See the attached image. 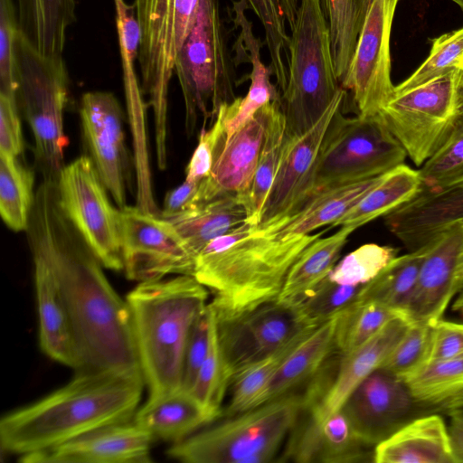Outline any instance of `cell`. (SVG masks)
<instances>
[{"label":"cell","instance_id":"obj_1","mask_svg":"<svg viewBox=\"0 0 463 463\" xmlns=\"http://www.w3.org/2000/svg\"><path fill=\"white\" fill-rule=\"evenodd\" d=\"M28 224L52 257L82 369L141 371L127 300L62 207L57 183L42 180Z\"/></svg>","mask_w":463,"mask_h":463},{"label":"cell","instance_id":"obj_2","mask_svg":"<svg viewBox=\"0 0 463 463\" xmlns=\"http://www.w3.org/2000/svg\"><path fill=\"white\" fill-rule=\"evenodd\" d=\"M145 385L141 371L79 370L65 385L4 415L0 449L19 458L131 420Z\"/></svg>","mask_w":463,"mask_h":463},{"label":"cell","instance_id":"obj_3","mask_svg":"<svg viewBox=\"0 0 463 463\" xmlns=\"http://www.w3.org/2000/svg\"><path fill=\"white\" fill-rule=\"evenodd\" d=\"M209 290L194 277L139 282L126 297L139 367L149 394L182 389L186 341Z\"/></svg>","mask_w":463,"mask_h":463},{"label":"cell","instance_id":"obj_4","mask_svg":"<svg viewBox=\"0 0 463 463\" xmlns=\"http://www.w3.org/2000/svg\"><path fill=\"white\" fill-rule=\"evenodd\" d=\"M323 233L279 238L255 228L225 248L203 250L193 277L213 295L216 317L237 316L277 300L291 266Z\"/></svg>","mask_w":463,"mask_h":463},{"label":"cell","instance_id":"obj_5","mask_svg":"<svg viewBox=\"0 0 463 463\" xmlns=\"http://www.w3.org/2000/svg\"><path fill=\"white\" fill-rule=\"evenodd\" d=\"M290 392L228 417L173 444L166 454L185 463H265L277 455L307 405Z\"/></svg>","mask_w":463,"mask_h":463},{"label":"cell","instance_id":"obj_6","mask_svg":"<svg viewBox=\"0 0 463 463\" xmlns=\"http://www.w3.org/2000/svg\"><path fill=\"white\" fill-rule=\"evenodd\" d=\"M288 80L281 93L287 132L310 129L345 90L337 79L321 0H299L290 29Z\"/></svg>","mask_w":463,"mask_h":463},{"label":"cell","instance_id":"obj_7","mask_svg":"<svg viewBox=\"0 0 463 463\" xmlns=\"http://www.w3.org/2000/svg\"><path fill=\"white\" fill-rule=\"evenodd\" d=\"M16 102L33 138L35 168L42 180L57 183L65 165L64 110L69 74L62 55L38 52L19 32L15 47Z\"/></svg>","mask_w":463,"mask_h":463},{"label":"cell","instance_id":"obj_8","mask_svg":"<svg viewBox=\"0 0 463 463\" xmlns=\"http://www.w3.org/2000/svg\"><path fill=\"white\" fill-rule=\"evenodd\" d=\"M184 101L185 130L194 134L198 118L216 117L234 97L235 69L219 0H201L195 23L179 50L175 70Z\"/></svg>","mask_w":463,"mask_h":463},{"label":"cell","instance_id":"obj_9","mask_svg":"<svg viewBox=\"0 0 463 463\" xmlns=\"http://www.w3.org/2000/svg\"><path fill=\"white\" fill-rule=\"evenodd\" d=\"M201 0H135L140 26L141 90L153 109L155 151L159 168L167 165L169 86L176 55L192 30Z\"/></svg>","mask_w":463,"mask_h":463},{"label":"cell","instance_id":"obj_10","mask_svg":"<svg viewBox=\"0 0 463 463\" xmlns=\"http://www.w3.org/2000/svg\"><path fill=\"white\" fill-rule=\"evenodd\" d=\"M342 109L334 115L321 143L313 193L382 175L407 157L379 114L346 118Z\"/></svg>","mask_w":463,"mask_h":463},{"label":"cell","instance_id":"obj_11","mask_svg":"<svg viewBox=\"0 0 463 463\" xmlns=\"http://www.w3.org/2000/svg\"><path fill=\"white\" fill-rule=\"evenodd\" d=\"M460 71L394 95L379 114L418 167L445 142L462 112Z\"/></svg>","mask_w":463,"mask_h":463},{"label":"cell","instance_id":"obj_12","mask_svg":"<svg viewBox=\"0 0 463 463\" xmlns=\"http://www.w3.org/2000/svg\"><path fill=\"white\" fill-rule=\"evenodd\" d=\"M399 0H358L359 30L341 87L350 90L357 115L380 114L394 95L390 39Z\"/></svg>","mask_w":463,"mask_h":463},{"label":"cell","instance_id":"obj_13","mask_svg":"<svg viewBox=\"0 0 463 463\" xmlns=\"http://www.w3.org/2000/svg\"><path fill=\"white\" fill-rule=\"evenodd\" d=\"M57 186L65 212L104 268L123 269L120 211L87 155L64 165Z\"/></svg>","mask_w":463,"mask_h":463},{"label":"cell","instance_id":"obj_14","mask_svg":"<svg viewBox=\"0 0 463 463\" xmlns=\"http://www.w3.org/2000/svg\"><path fill=\"white\" fill-rule=\"evenodd\" d=\"M215 318L218 343L230 382L253 363L316 327L307 325L290 304L278 299L237 316Z\"/></svg>","mask_w":463,"mask_h":463},{"label":"cell","instance_id":"obj_15","mask_svg":"<svg viewBox=\"0 0 463 463\" xmlns=\"http://www.w3.org/2000/svg\"><path fill=\"white\" fill-rule=\"evenodd\" d=\"M119 211L122 270L129 280L193 276L194 258L168 221L137 205H125Z\"/></svg>","mask_w":463,"mask_h":463},{"label":"cell","instance_id":"obj_16","mask_svg":"<svg viewBox=\"0 0 463 463\" xmlns=\"http://www.w3.org/2000/svg\"><path fill=\"white\" fill-rule=\"evenodd\" d=\"M81 138L103 184L118 208L127 205L129 156L124 132V113L109 91H89L80 104Z\"/></svg>","mask_w":463,"mask_h":463},{"label":"cell","instance_id":"obj_17","mask_svg":"<svg viewBox=\"0 0 463 463\" xmlns=\"http://www.w3.org/2000/svg\"><path fill=\"white\" fill-rule=\"evenodd\" d=\"M346 96L345 90L304 134L290 136L287 132L280 164L257 229H265L291 215L311 195L321 143L334 115L344 107Z\"/></svg>","mask_w":463,"mask_h":463},{"label":"cell","instance_id":"obj_18","mask_svg":"<svg viewBox=\"0 0 463 463\" xmlns=\"http://www.w3.org/2000/svg\"><path fill=\"white\" fill-rule=\"evenodd\" d=\"M24 232L33 266L40 347L55 362L81 370L83 363L49 248L32 225L27 224Z\"/></svg>","mask_w":463,"mask_h":463},{"label":"cell","instance_id":"obj_19","mask_svg":"<svg viewBox=\"0 0 463 463\" xmlns=\"http://www.w3.org/2000/svg\"><path fill=\"white\" fill-rule=\"evenodd\" d=\"M426 244L425 258L402 313L409 323L433 326L463 288L457 273L463 253V222L451 223Z\"/></svg>","mask_w":463,"mask_h":463},{"label":"cell","instance_id":"obj_20","mask_svg":"<svg viewBox=\"0 0 463 463\" xmlns=\"http://www.w3.org/2000/svg\"><path fill=\"white\" fill-rule=\"evenodd\" d=\"M152 436L133 419L99 426L48 449L22 456L23 463H148Z\"/></svg>","mask_w":463,"mask_h":463},{"label":"cell","instance_id":"obj_21","mask_svg":"<svg viewBox=\"0 0 463 463\" xmlns=\"http://www.w3.org/2000/svg\"><path fill=\"white\" fill-rule=\"evenodd\" d=\"M414 405L405 383L379 368L354 390L341 411L359 438L374 448L409 421Z\"/></svg>","mask_w":463,"mask_h":463},{"label":"cell","instance_id":"obj_22","mask_svg":"<svg viewBox=\"0 0 463 463\" xmlns=\"http://www.w3.org/2000/svg\"><path fill=\"white\" fill-rule=\"evenodd\" d=\"M409 322L396 317L387 323L366 343L345 355H339L335 374L328 383L314 385L304 410L308 420L321 423L341 410L354 390L379 369L404 335Z\"/></svg>","mask_w":463,"mask_h":463},{"label":"cell","instance_id":"obj_23","mask_svg":"<svg viewBox=\"0 0 463 463\" xmlns=\"http://www.w3.org/2000/svg\"><path fill=\"white\" fill-rule=\"evenodd\" d=\"M270 102L219 144L210 175L200 184L197 207L224 193L244 194L254 176L262 148Z\"/></svg>","mask_w":463,"mask_h":463},{"label":"cell","instance_id":"obj_24","mask_svg":"<svg viewBox=\"0 0 463 463\" xmlns=\"http://www.w3.org/2000/svg\"><path fill=\"white\" fill-rule=\"evenodd\" d=\"M463 218V177L439 190L421 188L411 201L383 217L388 230L409 251Z\"/></svg>","mask_w":463,"mask_h":463},{"label":"cell","instance_id":"obj_25","mask_svg":"<svg viewBox=\"0 0 463 463\" xmlns=\"http://www.w3.org/2000/svg\"><path fill=\"white\" fill-rule=\"evenodd\" d=\"M355 433L340 410L325 421L316 423L307 418L291 430V437L280 461L300 463H354L373 461V449Z\"/></svg>","mask_w":463,"mask_h":463},{"label":"cell","instance_id":"obj_26","mask_svg":"<svg viewBox=\"0 0 463 463\" xmlns=\"http://www.w3.org/2000/svg\"><path fill=\"white\" fill-rule=\"evenodd\" d=\"M384 175L317 190L291 215L260 231L284 238L309 234L320 227L330 226L354 207Z\"/></svg>","mask_w":463,"mask_h":463},{"label":"cell","instance_id":"obj_27","mask_svg":"<svg viewBox=\"0 0 463 463\" xmlns=\"http://www.w3.org/2000/svg\"><path fill=\"white\" fill-rule=\"evenodd\" d=\"M375 463H454L448 426L438 414L409 420L373 449Z\"/></svg>","mask_w":463,"mask_h":463},{"label":"cell","instance_id":"obj_28","mask_svg":"<svg viewBox=\"0 0 463 463\" xmlns=\"http://www.w3.org/2000/svg\"><path fill=\"white\" fill-rule=\"evenodd\" d=\"M133 420L154 439L175 444L214 419L190 392L180 389L149 394L146 402L137 410Z\"/></svg>","mask_w":463,"mask_h":463},{"label":"cell","instance_id":"obj_29","mask_svg":"<svg viewBox=\"0 0 463 463\" xmlns=\"http://www.w3.org/2000/svg\"><path fill=\"white\" fill-rule=\"evenodd\" d=\"M114 3L133 153L137 161L143 162L149 158V154L146 105L135 71L140 45V26L134 5H128L124 0H114Z\"/></svg>","mask_w":463,"mask_h":463},{"label":"cell","instance_id":"obj_30","mask_svg":"<svg viewBox=\"0 0 463 463\" xmlns=\"http://www.w3.org/2000/svg\"><path fill=\"white\" fill-rule=\"evenodd\" d=\"M165 220L174 226L195 260L213 240L246 222L247 213L236 194L224 193Z\"/></svg>","mask_w":463,"mask_h":463},{"label":"cell","instance_id":"obj_31","mask_svg":"<svg viewBox=\"0 0 463 463\" xmlns=\"http://www.w3.org/2000/svg\"><path fill=\"white\" fill-rule=\"evenodd\" d=\"M339 316L317 326L295 347L270 381L261 404L292 392L315 376L336 353L335 334Z\"/></svg>","mask_w":463,"mask_h":463},{"label":"cell","instance_id":"obj_32","mask_svg":"<svg viewBox=\"0 0 463 463\" xmlns=\"http://www.w3.org/2000/svg\"><path fill=\"white\" fill-rule=\"evenodd\" d=\"M19 30L38 52L61 55L76 20L75 0H15Z\"/></svg>","mask_w":463,"mask_h":463},{"label":"cell","instance_id":"obj_33","mask_svg":"<svg viewBox=\"0 0 463 463\" xmlns=\"http://www.w3.org/2000/svg\"><path fill=\"white\" fill-rule=\"evenodd\" d=\"M421 188L419 170L404 163L386 173L375 187L330 227L343 226L354 231L411 201Z\"/></svg>","mask_w":463,"mask_h":463},{"label":"cell","instance_id":"obj_34","mask_svg":"<svg viewBox=\"0 0 463 463\" xmlns=\"http://www.w3.org/2000/svg\"><path fill=\"white\" fill-rule=\"evenodd\" d=\"M287 137L281 99L270 102L258 165L248 190L236 194L247 213L246 222L258 225L260 213L279 169Z\"/></svg>","mask_w":463,"mask_h":463},{"label":"cell","instance_id":"obj_35","mask_svg":"<svg viewBox=\"0 0 463 463\" xmlns=\"http://www.w3.org/2000/svg\"><path fill=\"white\" fill-rule=\"evenodd\" d=\"M353 232L342 226L335 233L312 241L291 266L278 300L291 299L326 279Z\"/></svg>","mask_w":463,"mask_h":463},{"label":"cell","instance_id":"obj_36","mask_svg":"<svg viewBox=\"0 0 463 463\" xmlns=\"http://www.w3.org/2000/svg\"><path fill=\"white\" fill-rule=\"evenodd\" d=\"M427 249L425 244L395 257L371 281L363 285L357 302H378L403 317V308L416 284Z\"/></svg>","mask_w":463,"mask_h":463},{"label":"cell","instance_id":"obj_37","mask_svg":"<svg viewBox=\"0 0 463 463\" xmlns=\"http://www.w3.org/2000/svg\"><path fill=\"white\" fill-rule=\"evenodd\" d=\"M316 327L303 332L277 352L253 363L236 374L230 383L232 396L229 405L222 415L230 417L260 406L266 389L280 365Z\"/></svg>","mask_w":463,"mask_h":463},{"label":"cell","instance_id":"obj_38","mask_svg":"<svg viewBox=\"0 0 463 463\" xmlns=\"http://www.w3.org/2000/svg\"><path fill=\"white\" fill-rule=\"evenodd\" d=\"M34 174L17 156L0 153V213L14 232H24L34 201Z\"/></svg>","mask_w":463,"mask_h":463},{"label":"cell","instance_id":"obj_39","mask_svg":"<svg viewBox=\"0 0 463 463\" xmlns=\"http://www.w3.org/2000/svg\"><path fill=\"white\" fill-rule=\"evenodd\" d=\"M404 383L417 405L442 408L463 395V355L430 362Z\"/></svg>","mask_w":463,"mask_h":463},{"label":"cell","instance_id":"obj_40","mask_svg":"<svg viewBox=\"0 0 463 463\" xmlns=\"http://www.w3.org/2000/svg\"><path fill=\"white\" fill-rule=\"evenodd\" d=\"M396 317H403L381 303L356 302L339 316L335 334L336 354L345 355L355 350Z\"/></svg>","mask_w":463,"mask_h":463},{"label":"cell","instance_id":"obj_41","mask_svg":"<svg viewBox=\"0 0 463 463\" xmlns=\"http://www.w3.org/2000/svg\"><path fill=\"white\" fill-rule=\"evenodd\" d=\"M363 286L332 281L328 276L307 291L286 300L308 326H317L357 302Z\"/></svg>","mask_w":463,"mask_h":463},{"label":"cell","instance_id":"obj_42","mask_svg":"<svg viewBox=\"0 0 463 463\" xmlns=\"http://www.w3.org/2000/svg\"><path fill=\"white\" fill-rule=\"evenodd\" d=\"M321 4L328 25L335 70L341 84L356 45L358 0H321Z\"/></svg>","mask_w":463,"mask_h":463},{"label":"cell","instance_id":"obj_43","mask_svg":"<svg viewBox=\"0 0 463 463\" xmlns=\"http://www.w3.org/2000/svg\"><path fill=\"white\" fill-rule=\"evenodd\" d=\"M460 70H463V27L433 39L428 58L409 78L394 87V95Z\"/></svg>","mask_w":463,"mask_h":463},{"label":"cell","instance_id":"obj_44","mask_svg":"<svg viewBox=\"0 0 463 463\" xmlns=\"http://www.w3.org/2000/svg\"><path fill=\"white\" fill-rule=\"evenodd\" d=\"M229 385L213 308L209 349L190 392L215 420L222 416V404Z\"/></svg>","mask_w":463,"mask_h":463},{"label":"cell","instance_id":"obj_45","mask_svg":"<svg viewBox=\"0 0 463 463\" xmlns=\"http://www.w3.org/2000/svg\"><path fill=\"white\" fill-rule=\"evenodd\" d=\"M422 188L439 190L463 177V112L440 147L420 166Z\"/></svg>","mask_w":463,"mask_h":463},{"label":"cell","instance_id":"obj_46","mask_svg":"<svg viewBox=\"0 0 463 463\" xmlns=\"http://www.w3.org/2000/svg\"><path fill=\"white\" fill-rule=\"evenodd\" d=\"M399 251L392 246L364 244L335 264L328 278L343 285L363 286L397 257Z\"/></svg>","mask_w":463,"mask_h":463},{"label":"cell","instance_id":"obj_47","mask_svg":"<svg viewBox=\"0 0 463 463\" xmlns=\"http://www.w3.org/2000/svg\"><path fill=\"white\" fill-rule=\"evenodd\" d=\"M431 327L425 323H409L380 368L403 383L415 375L428 364Z\"/></svg>","mask_w":463,"mask_h":463},{"label":"cell","instance_id":"obj_48","mask_svg":"<svg viewBox=\"0 0 463 463\" xmlns=\"http://www.w3.org/2000/svg\"><path fill=\"white\" fill-rule=\"evenodd\" d=\"M14 0H0V93L16 99L15 47L19 34Z\"/></svg>","mask_w":463,"mask_h":463},{"label":"cell","instance_id":"obj_49","mask_svg":"<svg viewBox=\"0 0 463 463\" xmlns=\"http://www.w3.org/2000/svg\"><path fill=\"white\" fill-rule=\"evenodd\" d=\"M213 307L210 303L198 315L190 330L184 354L182 389L190 392L206 357L211 334Z\"/></svg>","mask_w":463,"mask_h":463},{"label":"cell","instance_id":"obj_50","mask_svg":"<svg viewBox=\"0 0 463 463\" xmlns=\"http://www.w3.org/2000/svg\"><path fill=\"white\" fill-rule=\"evenodd\" d=\"M228 104L224 103L220 107L214 122L209 129L204 128L202 129L197 146L185 169V180L201 183L210 175L216 149L226 136L224 117Z\"/></svg>","mask_w":463,"mask_h":463},{"label":"cell","instance_id":"obj_51","mask_svg":"<svg viewBox=\"0 0 463 463\" xmlns=\"http://www.w3.org/2000/svg\"><path fill=\"white\" fill-rule=\"evenodd\" d=\"M463 355V323L439 319L431 327L429 361Z\"/></svg>","mask_w":463,"mask_h":463},{"label":"cell","instance_id":"obj_52","mask_svg":"<svg viewBox=\"0 0 463 463\" xmlns=\"http://www.w3.org/2000/svg\"><path fill=\"white\" fill-rule=\"evenodd\" d=\"M20 110L15 99L0 93V153L18 156L24 150Z\"/></svg>","mask_w":463,"mask_h":463},{"label":"cell","instance_id":"obj_53","mask_svg":"<svg viewBox=\"0 0 463 463\" xmlns=\"http://www.w3.org/2000/svg\"><path fill=\"white\" fill-rule=\"evenodd\" d=\"M200 183L184 181L169 191L164 201V207L158 216L168 219L194 207Z\"/></svg>","mask_w":463,"mask_h":463},{"label":"cell","instance_id":"obj_54","mask_svg":"<svg viewBox=\"0 0 463 463\" xmlns=\"http://www.w3.org/2000/svg\"><path fill=\"white\" fill-rule=\"evenodd\" d=\"M448 432L454 463H463V410L448 411Z\"/></svg>","mask_w":463,"mask_h":463},{"label":"cell","instance_id":"obj_55","mask_svg":"<svg viewBox=\"0 0 463 463\" xmlns=\"http://www.w3.org/2000/svg\"><path fill=\"white\" fill-rule=\"evenodd\" d=\"M279 3L288 25L293 26L299 0H279Z\"/></svg>","mask_w":463,"mask_h":463},{"label":"cell","instance_id":"obj_56","mask_svg":"<svg viewBox=\"0 0 463 463\" xmlns=\"http://www.w3.org/2000/svg\"><path fill=\"white\" fill-rule=\"evenodd\" d=\"M452 310L458 313L460 317L463 318V288L457 295L456 299L453 301Z\"/></svg>","mask_w":463,"mask_h":463},{"label":"cell","instance_id":"obj_57","mask_svg":"<svg viewBox=\"0 0 463 463\" xmlns=\"http://www.w3.org/2000/svg\"><path fill=\"white\" fill-rule=\"evenodd\" d=\"M442 409L446 411L453 410V409H461L463 410V395H460L449 402H448L446 405L442 407Z\"/></svg>","mask_w":463,"mask_h":463},{"label":"cell","instance_id":"obj_58","mask_svg":"<svg viewBox=\"0 0 463 463\" xmlns=\"http://www.w3.org/2000/svg\"><path fill=\"white\" fill-rule=\"evenodd\" d=\"M458 277L460 282L463 284V253L460 256L458 269H457Z\"/></svg>","mask_w":463,"mask_h":463},{"label":"cell","instance_id":"obj_59","mask_svg":"<svg viewBox=\"0 0 463 463\" xmlns=\"http://www.w3.org/2000/svg\"><path fill=\"white\" fill-rule=\"evenodd\" d=\"M451 1L453 3H455L459 7L461 12L463 13V0H451Z\"/></svg>","mask_w":463,"mask_h":463},{"label":"cell","instance_id":"obj_60","mask_svg":"<svg viewBox=\"0 0 463 463\" xmlns=\"http://www.w3.org/2000/svg\"><path fill=\"white\" fill-rule=\"evenodd\" d=\"M460 221L463 222V218Z\"/></svg>","mask_w":463,"mask_h":463}]
</instances>
